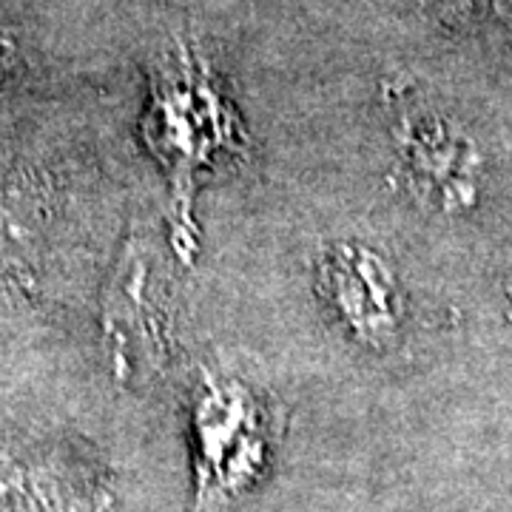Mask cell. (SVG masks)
I'll return each mask as SVG.
<instances>
[{
	"label": "cell",
	"mask_w": 512,
	"mask_h": 512,
	"mask_svg": "<svg viewBox=\"0 0 512 512\" xmlns=\"http://www.w3.org/2000/svg\"><path fill=\"white\" fill-rule=\"evenodd\" d=\"M146 137L168 165L177 188L194 185L197 171L214 165L217 154L237 151V134L225 120L220 100L191 69L183 74L168 72L160 80Z\"/></svg>",
	"instance_id": "1"
},
{
	"label": "cell",
	"mask_w": 512,
	"mask_h": 512,
	"mask_svg": "<svg viewBox=\"0 0 512 512\" xmlns=\"http://www.w3.org/2000/svg\"><path fill=\"white\" fill-rule=\"evenodd\" d=\"M322 288L333 313L365 345L393 342L402 322L399 282L379 254L362 245H342L322 265Z\"/></svg>",
	"instance_id": "2"
},
{
	"label": "cell",
	"mask_w": 512,
	"mask_h": 512,
	"mask_svg": "<svg viewBox=\"0 0 512 512\" xmlns=\"http://www.w3.org/2000/svg\"><path fill=\"white\" fill-rule=\"evenodd\" d=\"M165 285L151 268L148 251H131L123 274L114 285L111 299V336L117 342V359L128 365L137 353H154L160 345V328L165 325Z\"/></svg>",
	"instance_id": "3"
},
{
	"label": "cell",
	"mask_w": 512,
	"mask_h": 512,
	"mask_svg": "<svg viewBox=\"0 0 512 512\" xmlns=\"http://www.w3.org/2000/svg\"><path fill=\"white\" fill-rule=\"evenodd\" d=\"M407 163L424 183L430 197H439V205L450 208L453 202L470 200L473 194V151L447 146L441 140H430L427 131H413L407 143Z\"/></svg>",
	"instance_id": "4"
}]
</instances>
